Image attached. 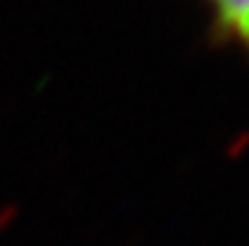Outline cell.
<instances>
[{
	"mask_svg": "<svg viewBox=\"0 0 249 246\" xmlns=\"http://www.w3.org/2000/svg\"><path fill=\"white\" fill-rule=\"evenodd\" d=\"M222 31L249 50V0H212Z\"/></svg>",
	"mask_w": 249,
	"mask_h": 246,
	"instance_id": "cell-1",
	"label": "cell"
}]
</instances>
